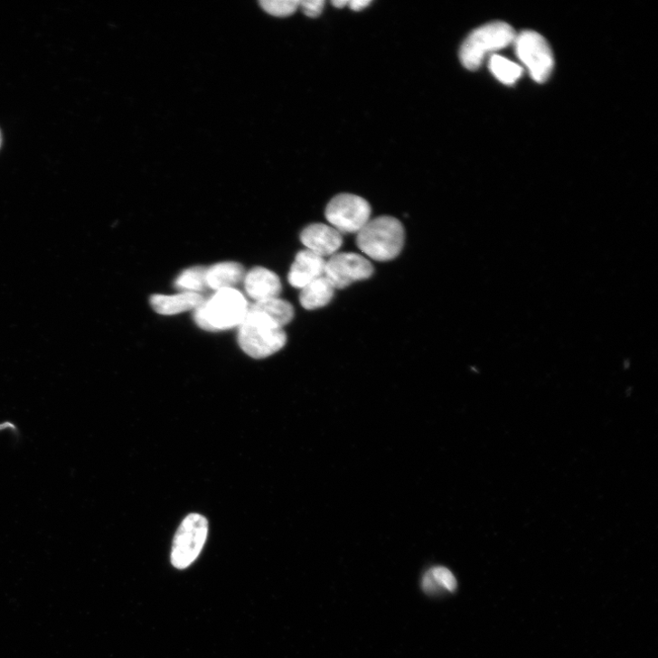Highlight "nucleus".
<instances>
[{
    "mask_svg": "<svg viewBox=\"0 0 658 658\" xmlns=\"http://www.w3.org/2000/svg\"><path fill=\"white\" fill-rule=\"evenodd\" d=\"M405 240L402 223L390 216H381L369 222L357 233V246L368 258L378 262L395 259Z\"/></svg>",
    "mask_w": 658,
    "mask_h": 658,
    "instance_id": "obj_1",
    "label": "nucleus"
},
{
    "mask_svg": "<svg viewBox=\"0 0 658 658\" xmlns=\"http://www.w3.org/2000/svg\"><path fill=\"white\" fill-rule=\"evenodd\" d=\"M244 296L234 288L216 291L194 309V321L203 331L217 333L239 326L249 310Z\"/></svg>",
    "mask_w": 658,
    "mask_h": 658,
    "instance_id": "obj_2",
    "label": "nucleus"
},
{
    "mask_svg": "<svg viewBox=\"0 0 658 658\" xmlns=\"http://www.w3.org/2000/svg\"><path fill=\"white\" fill-rule=\"evenodd\" d=\"M237 340L244 353L254 359H265L281 351L287 337L283 328L249 306L238 326Z\"/></svg>",
    "mask_w": 658,
    "mask_h": 658,
    "instance_id": "obj_3",
    "label": "nucleus"
},
{
    "mask_svg": "<svg viewBox=\"0 0 658 658\" xmlns=\"http://www.w3.org/2000/svg\"><path fill=\"white\" fill-rule=\"evenodd\" d=\"M514 29L508 24H487L472 32L460 49V61L470 70H477L487 54L498 52L513 43Z\"/></svg>",
    "mask_w": 658,
    "mask_h": 658,
    "instance_id": "obj_4",
    "label": "nucleus"
},
{
    "mask_svg": "<svg viewBox=\"0 0 658 658\" xmlns=\"http://www.w3.org/2000/svg\"><path fill=\"white\" fill-rule=\"evenodd\" d=\"M209 531L205 517L193 513L182 522L174 540L172 563L179 569L190 567L200 556Z\"/></svg>",
    "mask_w": 658,
    "mask_h": 658,
    "instance_id": "obj_5",
    "label": "nucleus"
},
{
    "mask_svg": "<svg viewBox=\"0 0 658 658\" xmlns=\"http://www.w3.org/2000/svg\"><path fill=\"white\" fill-rule=\"evenodd\" d=\"M371 208L363 198L343 193L327 204L324 216L341 233H358L371 220Z\"/></svg>",
    "mask_w": 658,
    "mask_h": 658,
    "instance_id": "obj_6",
    "label": "nucleus"
},
{
    "mask_svg": "<svg viewBox=\"0 0 658 658\" xmlns=\"http://www.w3.org/2000/svg\"><path fill=\"white\" fill-rule=\"evenodd\" d=\"M513 43L517 56L532 79L540 84L546 81L554 67L552 51L547 41L535 32L525 31L516 36Z\"/></svg>",
    "mask_w": 658,
    "mask_h": 658,
    "instance_id": "obj_7",
    "label": "nucleus"
},
{
    "mask_svg": "<svg viewBox=\"0 0 658 658\" xmlns=\"http://www.w3.org/2000/svg\"><path fill=\"white\" fill-rule=\"evenodd\" d=\"M374 268L366 258L355 253L333 256L325 263L324 277L335 289H343L355 282L369 279Z\"/></svg>",
    "mask_w": 658,
    "mask_h": 658,
    "instance_id": "obj_8",
    "label": "nucleus"
},
{
    "mask_svg": "<svg viewBox=\"0 0 658 658\" xmlns=\"http://www.w3.org/2000/svg\"><path fill=\"white\" fill-rule=\"evenodd\" d=\"M300 239L306 250L323 258L336 255L343 244V233L324 223L306 226L302 230Z\"/></svg>",
    "mask_w": 658,
    "mask_h": 658,
    "instance_id": "obj_9",
    "label": "nucleus"
},
{
    "mask_svg": "<svg viewBox=\"0 0 658 658\" xmlns=\"http://www.w3.org/2000/svg\"><path fill=\"white\" fill-rule=\"evenodd\" d=\"M243 284L247 295L256 302L278 297L282 291L279 277L264 268H255L245 274Z\"/></svg>",
    "mask_w": 658,
    "mask_h": 658,
    "instance_id": "obj_10",
    "label": "nucleus"
},
{
    "mask_svg": "<svg viewBox=\"0 0 658 658\" xmlns=\"http://www.w3.org/2000/svg\"><path fill=\"white\" fill-rule=\"evenodd\" d=\"M325 263L324 258L306 249L300 251L291 266L289 284L295 288H304L324 275Z\"/></svg>",
    "mask_w": 658,
    "mask_h": 658,
    "instance_id": "obj_11",
    "label": "nucleus"
},
{
    "mask_svg": "<svg viewBox=\"0 0 658 658\" xmlns=\"http://www.w3.org/2000/svg\"><path fill=\"white\" fill-rule=\"evenodd\" d=\"M149 301L157 314L173 315L196 309L204 298L197 293L183 292L174 296L153 295Z\"/></svg>",
    "mask_w": 658,
    "mask_h": 658,
    "instance_id": "obj_12",
    "label": "nucleus"
},
{
    "mask_svg": "<svg viewBox=\"0 0 658 658\" xmlns=\"http://www.w3.org/2000/svg\"><path fill=\"white\" fill-rule=\"evenodd\" d=\"M245 273L241 265L235 262L216 264L206 271L207 287L215 291L233 287L243 281Z\"/></svg>",
    "mask_w": 658,
    "mask_h": 658,
    "instance_id": "obj_13",
    "label": "nucleus"
},
{
    "mask_svg": "<svg viewBox=\"0 0 658 658\" xmlns=\"http://www.w3.org/2000/svg\"><path fill=\"white\" fill-rule=\"evenodd\" d=\"M335 290L333 284L323 276L301 289L300 304L307 310L324 307L332 302Z\"/></svg>",
    "mask_w": 658,
    "mask_h": 658,
    "instance_id": "obj_14",
    "label": "nucleus"
},
{
    "mask_svg": "<svg viewBox=\"0 0 658 658\" xmlns=\"http://www.w3.org/2000/svg\"><path fill=\"white\" fill-rule=\"evenodd\" d=\"M249 309L265 315L281 328L289 324L295 315L294 306L279 297L256 302L249 305Z\"/></svg>",
    "mask_w": 658,
    "mask_h": 658,
    "instance_id": "obj_15",
    "label": "nucleus"
},
{
    "mask_svg": "<svg viewBox=\"0 0 658 658\" xmlns=\"http://www.w3.org/2000/svg\"><path fill=\"white\" fill-rule=\"evenodd\" d=\"M423 589L428 594H437L443 591L454 592L457 582L454 574L445 567H435L426 573L423 579Z\"/></svg>",
    "mask_w": 658,
    "mask_h": 658,
    "instance_id": "obj_16",
    "label": "nucleus"
},
{
    "mask_svg": "<svg viewBox=\"0 0 658 658\" xmlns=\"http://www.w3.org/2000/svg\"><path fill=\"white\" fill-rule=\"evenodd\" d=\"M489 69L494 76L509 86L515 84L523 72L519 64L498 54L492 55Z\"/></svg>",
    "mask_w": 658,
    "mask_h": 658,
    "instance_id": "obj_17",
    "label": "nucleus"
},
{
    "mask_svg": "<svg viewBox=\"0 0 658 658\" xmlns=\"http://www.w3.org/2000/svg\"><path fill=\"white\" fill-rule=\"evenodd\" d=\"M207 268L195 267L183 271L176 279L175 287L183 292L197 293L207 287Z\"/></svg>",
    "mask_w": 658,
    "mask_h": 658,
    "instance_id": "obj_18",
    "label": "nucleus"
},
{
    "mask_svg": "<svg viewBox=\"0 0 658 658\" xmlns=\"http://www.w3.org/2000/svg\"><path fill=\"white\" fill-rule=\"evenodd\" d=\"M264 11L276 17H287L300 7L298 0H264L260 3Z\"/></svg>",
    "mask_w": 658,
    "mask_h": 658,
    "instance_id": "obj_19",
    "label": "nucleus"
},
{
    "mask_svg": "<svg viewBox=\"0 0 658 658\" xmlns=\"http://www.w3.org/2000/svg\"><path fill=\"white\" fill-rule=\"evenodd\" d=\"M300 6L307 17L316 18L322 14L324 2V0H305V2H300Z\"/></svg>",
    "mask_w": 658,
    "mask_h": 658,
    "instance_id": "obj_20",
    "label": "nucleus"
},
{
    "mask_svg": "<svg viewBox=\"0 0 658 658\" xmlns=\"http://www.w3.org/2000/svg\"><path fill=\"white\" fill-rule=\"evenodd\" d=\"M371 5V0H352L348 6L353 12H362Z\"/></svg>",
    "mask_w": 658,
    "mask_h": 658,
    "instance_id": "obj_21",
    "label": "nucleus"
},
{
    "mask_svg": "<svg viewBox=\"0 0 658 658\" xmlns=\"http://www.w3.org/2000/svg\"><path fill=\"white\" fill-rule=\"evenodd\" d=\"M348 4L349 0H334V2H333V5L339 9L348 6Z\"/></svg>",
    "mask_w": 658,
    "mask_h": 658,
    "instance_id": "obj_22",
    "label": "nucleus"
},
{
    "mask_svg": "<svg viewBox=\"0 0 658 658\" xmlns=\"http://www.w3.org/2000/svg\"><path fill=\"white\" fill-rule=\"evenodd\" d=\"M8 428H11V425L9 423L0 425V431L5 430Z\"/></svg>",
    "mask_w": 658,
    "mask_h": 658,
    "instance_id": "obj_23",
    "label": "nucleus"
},
{
    "mask_svg": "<svg viewBox=\"0 0 658 658\" xmlns=\"http://www.w3.org/2000/svg\"><path fill=\"white\" fill-rule=\"evenodd\" d=\"M2 143H3V136H2V132H0V146H2Z\"/></svg>",
    "mask_w": 658,
    "mask_h": 658,
    "instance_id": "obj_24",
    "label": "nucleus"
}]
</instances>
